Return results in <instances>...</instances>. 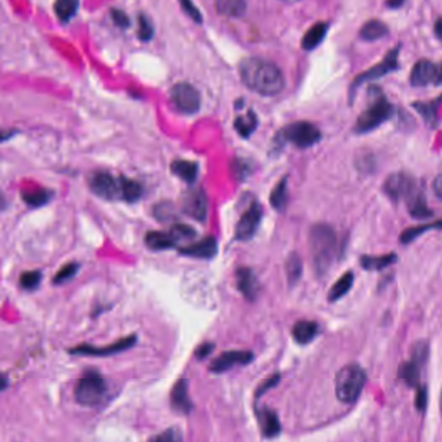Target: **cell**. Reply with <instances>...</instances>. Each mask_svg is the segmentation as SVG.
<instances>
[{
	"mask_svg": "<svg viewBox=\"0 0 442 442\" xmlns=\"http://www.w3.org/2000/svg\"><path fill=\"white\" fill-rule=\"evenodd\" d=\"M243 83L257 93L272 96L284 89V76L282 70L274 63L260 57H248L239 67Z\"/></svg>",
	"mask_w": 442,
	"mask_h": 442,
	"instance_id": "6da1fadb",
	"label": "cell"
},
{
	"mask_svg": "<svg viewBox=\"0 0 442 442\" xmlns=\"http://www.w3.org/2000/svg\"><path fill=\"white\" fill-rule=\"evenodd\" d=\"M313 265L318 275L329 272L338 254V236L332 227L319 223L311 228L309 236Z\"/></svg>",
	"mask_w": 442,
	"mask_h": 442,
	"instance_id": "7a4b0ae2",
	"label": "cell"
},
{
	"mask_svg": "<svg viewBox=\"0 0 442 442\" xmlns=\"http://www.w3.org/2000/svg\"><path fill=\"white\" fill-rule=\"evenodd\" d=\"M367 382V375L358 364H346L341 368L335 379V390L339 401L346 405H353L362 395Z\"/></svg>",
	"mask_w": 442,
	"mask_h": 442,
	"instance_id": "3957f363",
	"label": "cell"
},
{
	"mask_svg": "<svg viewBox=\"0 0 442 442\" xmlns=\"http://www.w3.org/2000/svg\"><path fill=\"white\" fill-rule=\"evenodd\" d=\"M108 395V384L96 370H87L74 388L76 401L86 408H93L104 402Z\"/></svg>",
	"mask_w": 442,
	"mask_h": 442,
	"instance_id": "277c9868",
	"label": "cell"
},
{
	"mask_svg": "<svg viewBox=\"0 0 442 442\" xmlns=\"http://www.w3.org/2000/svg\"><path fill=\"white\" fill-rule=\"evenodd\" d=\"M393 114H395L393 105L388 102V99L380 92V90H376L374 100L370 102V105L358 117L354 125V133L367 134L377 129L379 126L383 125L389 118L393 117Z\"/></svg>",
	"mask_w": 442,
	"mask_h": 442,
	"instance_id": "5b68a950",
	"label": "cell"
},
{
	"mask_svg": "<svg viewBox=\"0 0 442 442\" xmlns=\"http://www.w3.org/2000/svg\"><path fill=\"white\" fill-rule=\"evenodd\" d=\"M320 137L322 134L317 126L307 121H301L285 126L276 135V142L278 144L292 143L296 147L309 148L317 144Z\"/></svg>",
	"mask_w": 442,
	"mask_h": 442,
	"instance_id": "8992f818",
	"label": "cell"
},
{
	"mask_svg": "<svg viewBox=\"0 0 442 442\" xmlns=\"http://www.w3.org/2000/svg\"><path fill=\"white\" fill-rule=\"evenodd\" d=\"M89 187L93 195L104 200H122L121 177L115 178L108 171L92 173L89 178Z\"/></svg>",
	"mask_w": 442,
	"mask_h": 442,
	"instance_id": "52a82bcc",
	"label": "cell"
},
{
	"mask_svg": "<svg viewBox=\"0 0 442 442\" xmlns=\"http://www.w3.org/2000/svg\"><path fill=\"white\" fill-rule=\"evenodd\" d=\"M399 51H401V45H397L393 49H390L386 56L380 61L377 63L375 67L373 68L366 70L361 73L351 86V91H349V96H351V102H352L353 98H354V92L355 90L364 85L366 82H370V80H379L382 77H384L386 74L392 73V71H396L398 68H399V64H398V55H399Z\"/></svg>",
	"mask_w": 442,
	"mask_h": 442,
	"instance_id": "ba28073f",
	"label": "cell"
},
{
	"mask_svg": "<svg viewBox=\"0 0 442 442\" xmlns=\"http://www.w3.org/2000/svg\"><path fill=\"white\" fill-rule=\"evenodd\" d=\"M137 341L136 335H130L115 341L107 346H95L90 344H80L69 349V354L71 355H85V357H109L113 354L125 352L133 348Z\"/></svg>",
	"mask_w": 442,
	"mask_h": 442,
	"instance_id": "9c48e42d",
	"label": "cell"
},
{
	"mask_svg": "<svg viewBox=\"0 0 442 442\" xmlns=\"http://www.w3.org/2000/svg\"><path fill=\"white\" fill-rule=\"evenodd\" d=\"M428 358V348L424 342H418L414 346L412 357L408 362L402 363L398 371V376L408 386H419L420 375L424 363Z\"/></svg>",
	"mask_w": 442,
	"mask_h": 442,
	"instance_id": "30bf717a",
	"label": "cell"
},
{
	"mask_svg": "<svg viewBox=\"0 0 442 442\" xmlns=\"http://www.w3.org/2000/svg\"><path fill=\"white\" fill-rule=\"evenodd\" d=\"M173 105L181 113H196L200 108L199 91L190 83H177L170 90Z\"/></svg>",
	"mask_w": 442,
	"mask_h": 442,
	"instance_id": "8fae6325",
	"label": "cell"
},
{
	"mask_svg": "<svg viewBox=\"0 0 442 442\" xmlns=\"http://www.w3.org/2000/svg\"><path fill=\"white\" fill-rule=\"evenodd\" d=\"M418 186V181L406 173H395L386 178L383 190L389 199L399 201L406 200Z\"/></svg>",
	"mask_w": 442,
	"mask_h": 442,
	"instance_id": "7c38bea8",
	"label": "cell"
},
{
	"mask_svg": "<svg viewBox=\"0 0 442 442\" xmlns=\"http://www.w3.org/2000/svg\"><path fill=\"white\" fill-rule=\"evenodd\" d=\"M262 206L258 201H253L245 209L239 219L238 225L235 227V238L240 241H247L256 235L262 221Z\"/></svg>",
	"mask_w": 442,
	"mask_h": 442,
	"instance_id": "4fadbf2b",
	"label": "cell"
},
{
	"mask_svg": "<svg viewBox=\"0 0 442 442\" xmlns=\"http://www.w3.org/2000/svg\"><path fill=\"white\" fill-rule=\"evenodd\" d=\"M254 360L253 353L250 351H230L222 353L209 364V371L213 374H223L234 368L235 366H245Z\"/></svg>",
	"mask_w": 442,
	"mask_h": 442,
	"instance_id": "5bb4252c",
	"label": "cell"
},
{
	"mask_svg": "<svg viewBox=\"0 0 442 442\" xmlns=\"http://www.w3.org/2000/svg\"><path fill=\"white\" fill-rule=\"evenodd\" d=\"M181 209L195 221L205 222L208 216V197L201 188H193L184 193Z\"/></svg>",
	"mask_w": 442,
	"mask_h": 442,
	"instance_id": "9a60e30c",
	"label": "cell"
},
{
	"mask_svg": "<svg viewBox=\"0 0 442 442\" xmlns=\"http://www.w3.org/2000/svg\"><path fill=\"white\" fill-rule=\"evenodd\" d=\"M170 406L174 412L179 415H188L193 408V402L190 397L188 380L181 379L173 386L170 393Z\"/></svg>",
	"mask_w": 442,
	"mask_h": 442,
	"instance_id": "2e32d148",
	"label": "cell"
},
{
	"mask_svg": "<svg viewBox=\"0 0 442 442\" xmlns=\"http://www.w3.org/2000/svg\"><path fill=\"white\" fill-rule=\"evenodd\" d=\"M218 252V243L214 236H206L196 243H191L179 248V253L187 257L209 260L213 258Z\"/></svg>",
	"mask_w": 442,
	"mask_h": 442,
	"instance_id": "e0dca14e",
	"label": "cell"
},
{
	"mask_svg": "<svg viewBox=\"0 0 442 442\" xmlns=\"http://www.w3.org/2000/svg\"><path fill=\"white\" fill-rule=\"evenodd\" d=\"M236 287L248 301H254L261 289V284L250 267H239L236 270Z\"/></svg>",
	"mask_w": 442,
	"mask_h": 442,
	"instance_id": "ac0fdd59",
	"label": "cell"
},
{
	"mask_svg": "<svg viewBox=\"0 0 442 442\" xmlns=\"http://www.w3.org/2000/svg\"><path fill=\"white\" fill-rule=\"evenodd\" d=\"M437 76V64L432 63L431 60H419L410 74V82L414 87H424L436 82Z\"/></svg>",
	"mask_w": 442,
	"mask_h": 442,
	"instance_id": "d6986e66",
	"label": "cell"
},
{
	"mask_svg": "<svg viewBox=\"0 0 442 442\" xmlns=\"http://www.w3.org/2000/svg\"><path fill=\"white\" fill-rule=\"evenodd\" d=\"M256 415H257L262 436L265 439H274L280 434L282 426H280L279 418L274 410L267 408H257Z\"/></svg>",
	"mask_w": 442,
	"mask_h": 442,
	"instance_id": "ffe728a7",
	"label": "cell"
},
{
	"mask_svg": "<svg viewBox=\"0 0 442 442\" xmlns=\"http://www.w3.org/2000/svg\"><path fill=\"white\" fill-rule=\"evenodd\" d=\"M144 243L147 248L155 252L159 250H173L179 245L178 240L174 236V234L169 231H149L146 234Z\"/></svg>",
	"mask_w": 442,
	"mask_h": 442,
	"instance_id": "44dd1931",
	"label": "cell"
},
{
	"mask_svg": "<svg viewBox=\"0 0 442 442\" xmlns=\"http://www.w3.org/2000/svg\"><path fill=\"white\" fill-rule=\"evenodd\" d=\"M405 201L408 205L410 214L414 218L423 219V218L433 216V212L428 208L426 196H424V191H423V188L420 186H418L412 192L410 193V196Z\"/></svg>",
	"mask_w": 442,
	"mask_h": 442,
	"instance_id": "7402d4cb",
	"label": "cell"
},
{
	"mask_svg": "<svg viewBox=\"0 0 442 442\" xmlns=\"http://www.w3.org/2000/svg\"><path fill=\"white\" fill-rule=\"evenodd\" d=\"M171 173L186 183H193L199 175V165L190 159H175L170 166Z\"/></svg>",
	"mask_w": 442,
	"mask_h": 442,
	"instance_id": "603a6c76",
	"label": "cell"
},
{
	"mask_svg": "<svg viewBox=\"0 0 442 442\" xmlns=\"http://www.w3.org/2000/svg\"><path fill=\"white\" fill-rule=\"evenodd\" d=\"M319 327L316 322L300 320L292 329V336L297 344L307 345L317 338Z\"/></svg>",
	"mask_w": 442,
	"mask_h": 442,
	"instance_id": "cb8c5ba5",
	"label": "cell"
},
{
	"mask_svg": "<svg viewBox=\"0 0 442 442\" xmlns=\"http://www.w3.org/2000/svg\"><path fill=\"white\" fill-rule=\"evenodd\" d=\"M327 32H329V23H318L313 25L302 38V42H301L302 48L305 51H311V49L317 48L318 45H320L323 42V39L326 38Z\"/></svg>",
	"mask_w": 442,
	"mask_h": 442,
	"instance_id": "d4e9b609",
	"label": "cell"
},
{
	"mask_svg": "<svg viewBox=\"0 0 442 442\" xmlns=\"http://www.w3.org/2000/svg\"><path fill=\"white\" fill-rule=\"evenodd\" d=\"M54 192L47 188H30L21 192L23 203L32 208H41L51 201Z\"/></svg>",
	"mask_w": 442,
	"mask_h": 442,
	"instance_id": "484cf974",
	"label": "cell"
},
{
	"mask_svg": "<svg viewBox=\"0 0 442 442\" xmlns=\"http://www.w3.org/2000/svg\"><path fill=\"white\" fill-rule=\"evenodd\" d=\"M397 261L398 257L396 253L384 254V256H379V257L363 256L362 258H361V266L364 270L379 272V270H384L386 267L392 266L393 263H396Z\"/></svg>",
	"mask_w": 442,
	"mask_h": 442,
	"instance_id": "4316f807",
	"label": "cell"
},
{
	"mask_svg": "<svg viewBox=\"0 0 442 442\" xmlns=\"http://www.w3.org/2000/svg\"><path fill=\"white\" fill-rule=\"evenodd\" d=\"M442 102V98H437L431 102H414L412 107L418 111V113L421 114V117L424 118V121L431 125L432 127H436L439 124V115H437V111L439 107Z\"/></svg>",
	"mask_w": 442,
	"mask_h": 442,
	"instance_id": "83f0119b",
	"label": "cell"
},
{
	"mask_svg": "<svg viewBox=\"0 0 442 442\" xmlns=\"http://www.w3.org/2000/svg\"><path fill=\"white\" fill-rule=\"evenodd\" d=\"M354 283V274L352 272H345L340 279L331 287L329 292V301H339L344 296L352 289Z\"/></svg>",
	"mask_w": 442,
	"mask_h": 442,
	"instance_id": "f1b7e54d",
	"label": "cell"
},
{
	"mask_svg": "<svg viewBox=\"0 0 442 442\" xmlns=\"http://www.w3.org/2000/svg\"><path fill=\"white\" fill-rule=\"evenodd\" d=\"M388 32H389V27L383 21L371 20V21H367L363 25L360 35L363 41L373 42V41H377V39L386 36Z\"/></svg>",
	"mask_w": 442,
	"mask_h": 442,
	"instance_id": "f546056e",
	"label": "cell"
},
{
	"mask_svg": "<svg viewBox=\"0 0 442 442\" xmlns=\"http://www.w3.org/2000/svg\"><path fill=\"white\" fill-rule=\"evenodd\" d=\"M216 10L226 17H239L247 10L245 0H217Z\"/></svg>",
	"mask_w": 442,
	"mask_h": 442,
	"instance_id": "4dcf8cb0",
	"label": "cell"
},
{
	"mask_svg": "<svg viewBox=\"0 0 442 442\" xmlns=\"http://www.w3.org/2000/svg\"><path fill=\"white\" fill-rule=\"evenodd\" d=\"M121 183H122V200L126 203H136L142 199L143 196V186L139 181L121 177Z\"/></svg>",
	"mask_w": 442,
	"mask_h": 442,
	"instance_id": "1f68e13d",
	"label": "cell"
},
{
	"mask_svg": "<svg viewBox=\"0 0 442 442\" xmlns=\"http://www.w3.org/2000/svg\"><path fill=\"white\" fill-rule=\"evenodd\" d=\"M288 201V183H287V177H284L282 181L274 187V190L270 195V204L272 208L278 212H283L284 208L287 206Z\"/></svg>",
	"mask_w": 442,
	"mask_h": 442,
	"instance_id": "d6a6232c",
	"label": "cell"
},
{
	"mask_svg": "<svg viewBox=\"0 0 442 442\" xmlns=\"http://www.w3.org/2000/svg\"><path fill=\"white\" fill-rule=\"evenodd\" d=\"M80 7V0H56L55 13L61 23H68L69 20L77 13Z\"/></svg>",
	"mask_w": 442,
	"mask_h": 442,
	"instance_id": "836d02e7",
	"label": "cell"
},
{
	"mask_svg": "<svg viewBox=\"0 0 442 442\" xmlns=\"http://www.w3.org/2000/svg\"><path fill=\"white\" fill-rule=\"evenodd\" d=\"M430 230H442V219H439L436 222L432 223H427V225H420L418 227H410L408 230H405L401 234V241L404 244H408L411 241H414L415 239L419 238L421 234L430 231Z\"/></svg>",
	"mask_w": 442,
	"mask_h": 442,
	"instance_id": "e575fe53",
	"label": "cell"
},
{
	"mask_svg": "<svg viewBox=\"0 0 442 442\" xmlns=\"http://www.w3.org/2000/svg\"><path fill=\"white\" fill-rule=\"evenodd\" d=\"M285 272H287V279L289 285H295L300 280L302 275V261L298 254L296 253L289 254V257L285 262Z\"/></svg>",
	"mask_w": 442,
	"mask_h": 442,
	"instance_id": "d590c367",
	"label": "cell"
},
{
	"mask_svg": "<svg viewBox=\"0 0 442 442\" xmlns=\"http://www.w3.org/2000/svg\"><path fill=\"white\" fill-rule=\"evenodd\" d=\"M257 117L252 111L247 115H239L235 121V129L243 137H248L257 127Z\"/></svg>",
	"mask_w": 442,
	"mask_h": 442,
	"instance_id": "8d00e7d4",
	"label": "cell"
},
{
	"mask_svg": "<svg viewBox=\"0 0 442 442\" xmlns=\"http://www.w3.org/2000/svg\"><path fill=\"white\" fill-rule=\"evenodd\" d=\"M78 270H80V263H77V262H70V263L64 265L55 274V276L52 279V284L54 285H61V284L68 283L69 280H71L77 275Z\"/></svg>",
	"mask_w": 442,
	"mask_h": 442,
	"instance_id": "74e56055",
	"label": "cell"
},
{
	"mask_svg": "<svg viewBox=\"0 0 442 442\" xmlns=\"http://www.w3.org/2000/svg\"><path fill=\"white\" fill-rule=\"evenodd\" d=\"M42 282V272L38 270L25 272L20 275V287L23 291H34Z\"/></svg>",
	"mask_w": 442,
	"mask_h": 442,
	"instance_id": "f35d334b",
	"label": "cell"
},
{
	"mask_svg": "<svg viewBox=\"0 0 442 442\" xmlns=\"http://www.w3.org/2000/svg\"><path fill=\"white\" fill-rule=\"evenodd\" d=\"M170 231L174 234V236L178 240L179 244L183 241H191L197 236V231L193 227L187 226L184 223H178V225L171 226Z\"/></svg>",
	"mask_w": 442,
	"mask_h": 442,
	"instance_id": "ab89813d",
	"label": "cell"
},
{
	"mask_svg": "<svg viewBox=\"0 0 442 442\" xmlns=\"http://www.w3.org/2000/svg\"><path fill=\"white\" fill-rule=\"evenodd\" d=\"M232 175L236 178V181H244L250 174V165L248 161L244 159H235L231 166Z\"/></svg>",
	"mask_w": 442,
	"mask_h": 442,
	"instance_id": "60d3db41",
	"label": "cell"
},
{
	"mask_svg": "<svg viewBox=\"0 0 442 442\" xmlns=\"http://www.w3.org/2000/svg\"><path fill=\"white\" fill-rule=\"evenodd\" d=\"M139 39L147 42L153 36V26L146 16H139V29H137Z\"/></svg>",
	"mask_w": 442,
	"mask_h": 442,
	"instance_id": "b9f144b4",
	"label": "cell"
},
{
	"mask_svg": "<svg viewBox=\"0 0 442 442\" xmlns=\"http://www.w3.org/2000/svg\"><path fill=\"white\" fill-rule=\"evenodd\" d=\"M183 11L186 12L195 23H201L203 16L199 11V8L192 3V0H179Z\"/></svg>",
	"mask_w": 442,
	"mask_h": 442,
	"instance_id": "7bdbcfd3",
	"label": "cell"
},
{
	"mask_svg": "<svg viewBox=\"0 0 442 442\" xmlns=\"http://www.w3.org/2000/svg\"><path fill=\"white\" fill-rule=\"evenodd\" d=\"M279 382H280V375L279 374L272 375V377L266 379V380L262 383L261 386L257 388V390H256V399L261 398L267 390H270L274 386H278Z\"/></svg>",
	"mask_w": 442,
	"mask_h": 442,
	"instance_id": "ee69618b",
	"label": "cell"
},
{
	"mask_svg": "<svg viewBox=\"0 0 442 442\" xmlns=\"http://www.w3.org/2000/svg\"><path fill=\"white\" fill-rule=\"evenodd\" d=\"M151 440H157V441H181V432L177 428H170L168 431L162 432L159 436L152 437Z\"/></svg>",
	"mask_w": 442,
	"mask_h": 442,
	"instance_id": "f6af8a7d",
	"label": "cell"
},
{
	"mask_svg": "<svg viewBox=\"0 0 442 442\" xmlns=\"http://www.w3.org/2000/svg\"><path fill=\"white\" fill-rule=\"evenodd\" d=\"M216 345L213 342H204L201 345H199L195 351V357L199 360V361H203L205 358H208L213 351H214Z\"/></svg>",
	"mask_w": 442,
	"mask_h": 442,
	"instance_id": "bcb514c9",
	"label": "cell"
},
{
	"mask_svg": "<svg viewBox=\"0 0 442 442\" xmlns=\"http://www.w3.org/2000/svg\"><path fill=\"white\" fill-rule=\"evenodd\" d=\"M427 402H428L427 386H418V392H417V397H415V406L423 412L427 408Z\"/></svg>",
	"mask_w": 442,
	"mask_h": 442,
	"instance_id": "7dc6e473",
	"label": "cell"
},
{
	"mask_svg": "<svg viewBox=\"0 0 442 442\" xmlns=\"http://www.w3.org/2000/svg\"><path fill=\"white\" fill-rule=\"evenodd\" d=\"M111 16L113 19L114 23L122 29L125 27H129L130 26V19L127 17L125 12L118 11V10H112L111 12Z\"/></svg>",
	"mask_w": 442,
	"mask_h": 442,
	"instance_id": "c3c4849f",
	"label": "cell"
},
{
	"mask_svg": "<svg viewBox=\"0 0 442 442\" xmlns=\"http://www.w3.org/2000/svg\"><path fill=\"white\" fill-rule=\"evenodd\" d=\"M433 191L436 196L442 200V174L437 175L436 179L433 181Z\"/></svg>",
	"mask_w": 442,
	"mask_h": 442,
	"instance_id": "681fc988",
	"label": "cell"
},
{
	"mask_svg": "<svg viewBox=\"0 0 442 442\" xmlns=\"http://www.w3.org/2000/svg\"><path fill=\"white\" fill-rule=\"evenodd\" d=\"M434 34L442 43V17H440L434 23Z\"/></svg>",
	"mask_w": 442,
	"mask_h": 442,
	"instance_id": "f907efd6",
	"label": "cell"
},
{
	"mask_svg": "<svg viewBox=\"0 0 442 442\" xmlns=\"http://www.w3.org/2000/svg\"><path fill=\"white\" fill-rule=\"evenodd\" d=\"M405 3V0H386V5L390 8H399L402 4Z\"/></svg>",
	"mask_w": 442,
	"mask_h": 442,
	"instance_id": "816d5d0a",
	"label": "cell"
},
{
	"mask_svg": "<svg viewBox=\"0 0 442 442\" xmlns=\"http://www.w3.org/2000/svg\"><path fill=\"white\" fill-rule=\"evenodd\" d=\"M436 86H440L442 85V63L437 65V76H436V82H434Z\"/></svg>",
	"mask_w": 442,
	"mask_h": 442,
	"instance_id": "f5cc1de1",
	"label": "cell"
},
{
	"mask_svg": "<svg viewBox=\"0 0 442 442\" xmlns=\"http://www.w3.org/2000/svg\"><path fill=\"white\" fill-rule=\"evenodd\" d=\"M1 383H3V386H1V390H5V388H7V383H8V379H7V376H5V375H3V380H1Z\"/></svg>",
	"mask_w": 442,
	"mask_h": 442,
	"instance_id": "db71d44e",
	"label": "cell"
},
{
	"mask_svg": "<svg viewBox=\"0 0 442 442\" xmlns=\"http://www.w3.org/2000/svg\"><path fill=\"white\" fill-rule=\"evenodd\" d=\"M441 410H442V395H441Z\"/></svg>",
	"mask_w": 442,
	"mask_h": 442,
	"instance_id": "11a10c76",
	"label": "cell"
}]
</instances>
